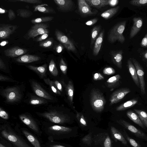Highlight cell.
I'll list each match as a JSON object with an SVG mask.
<instances>
[{"mask_svg": "<svg viewBox=\"0 0 147 147\" xmlns=\"http://www.w3.org/2000/svg\"><path fill=\"white\" fill-rule=\"evenodd\" d=\"M2 136L16 147H31L9 126L5 125L1 129Z\"/></svg>", "mask_w": 147, "mask_h": 147, "instance_id": "6da1fadb", "label": "cell"}, {"mask_svg": "<svg viewBox=\"0 0 147 147\" xmlns=\"http://www.w3.org/2000/svg\"><path fill=\"white\" fill-rule=\"evenodd\" d=\"M90 99L93 110L97 112H100L103 110L106 100L102 93L98 90L94 88L91 90Z\"/></svg>", "mask_w": 147, "mask_h": 147, "instance_id": "7a4b0ae2", "label": "cell"}, {"mask_svg": "<svg viewBox=\"0 0 147 147\" xmlns=\"http://www.w3.org/2000/svg\"><path fill=\"white\" fill-rule=\"evenodd\" d=\"M126 22L123 21L117 24L110 30L108 34V39L111 43L117 41L123 43L124 42L125 38L123 33L125 29Z\"/></svg>", "mask_w": 147, "mask_h": 147, "instance_id": "3957f363", "label": "cell"}, {"mask_svg": "<svg viewBox=\"0 0 147 147\" xmlns=\"http://www.w3.org/2000/svg\"><path fill=\"white\" fill-rule=\"evenodd\" d=\"M1 94L5 98L6 102L9 103L18 102L22 97L20 89L17 87L5 88L2 90Z\"/></svg>", "mask_w": 147, "mask_h": 147, "instance_id": "277c9868", "label": "cell"}, {"mask_svg": "<svg viewBox=\"0 0 147 147\" xmlns=\"http://www.w3.org/2000/svg\"><path fill=\"white\" fill-rule=\"evenodd\" d=\"M41 117L45 118L53 123L62 124L67 120V116L65 115L55 111H50L39 114Z\"/></svg>", "mask_w": 147, "mask_h": 147, "instance_id": "5b68a950", "label": "cell"}, {"mask_svg": "<svg viewBox=\"0 0 147 147\" xmlns=\"http://www.w3.org/2000/svg\"><path fill=\"white\" fill-rule=\"evenodd\" d=\"M48 26L46 24L40 23L35 24L33 26L26 34V37L28 39L34 38L38 35L49 33Z\"/></svg>", "mask_w": 147, "mask_h": 147, "instance_id": "8992f818", "label": "cell"}, {"mask_svg": "<svg viewBox=\"0 0 147 147\" xmlns=\"http://www.w3.org/2000/svg\"><path fill=\"white\" fill-rule=\"evenodd\" d=\"M136 71L140 84L142 94H146L145 83L144 79V72L143 69L139 63L135 59H131Z\"/></svg>", "mask_w": 147, "mask_h": 147, "instance_id": "52a82bcc", "label": "cell"}, {"mask_svg": "<svg viewBox=\"0 0 147 147\" xmlns=\"http://www.w3.org/2000/svg\"><path fill=\"white\" fill-rule=\"evenodd\" d=\"M130 92V89L127 88H121L116 90L110 96V105H112L119 102Z\"/></svg>", "mask_w": 147, "mask_h": 147, "instance_id": "ba28073f", "label": "cell"}, {"mask_svg": "<svg viewBox=\"0 0 147 147\" xmlns=\"http://www.w3.org/2000/svg\"><path fill=\"white\" fill-rule=\"evenodd\" d=\"M55 35L57 39L62 44L68 51L75 52L76 48L73 42L61 32L58 30L55 31Z\"/></svg>", "mask_w": 147, "mask_h": 147, "instance_id": "9c48e42d", "label": "cell"}, {"mask_svg": "<svg viewBox=\"0 0 147 147\" xmlns=\"http://www.w3.org/2000/svg\"><path fill=\"white\" fill-rule=\"evenodd\" d=\"M117 121L138 137L147 141V136L142 131L124 120L121 119Z\"/></svg>", "mask_w": 147, "mask_h": 147, "instance_id": "30bf717a", "label": "cell"}, {"mask_svg": "<svg viewBox=\"0 0 147 147\" xmlns=\"http://www.w3.org/2000/svg\"><path fill=\"white\" fill-rule=\"evenodd\" d=\"M30 83L34 92L37 95L47 100H52L53 99L51 95L45 90L37 82L32 81Z\"/></svg>", "mask_w": 147, "mask_h": 147, "instance_id": "8fae6325", "label": "cell"}, {"mask_svg": "<svg viewBox=\"0 0 147 147\" xmlns=\"http://www.w3.org/2000/svg\"><path fill=\"white\" fill-rule=\"evenodd\" d=\"M16 26L9 24H1L0 26V38L1 39L9 38L17 29Z\"/></svg>", "mask_w": 147, "mask_h": 147, "instance_id": "7c38bea8", "label": "cell"}, {"mask_svg": "<svg viewBox=\"0 0 147 147\" xmlns=\"http://www.w3.org/2000/svg\"><path fill=\"white\" fill-rule=\"evenodd\" d=\"M21 121L36 133H39L38 126L36 121L30 116L25 114L19 115Z\"/></svg>", "mask_w": 147, "mask_h": 147, "instance_id": "4fadbf2b", "label": "cell"}, {"mask_svg": "<svg viewBox=\"0 0 147 147\" xmlns=\"http://www.w3.org/2000/svg\"><path fill=\"white\" fill-rule=\"evenodd\" d=\"M27 51V50L26 49L18 47H14L4 50V52L7 57H15L22 55Z\"/></svg>", "mask_w": 147, "mask_h": 147, "instance_id": "5bb4252c", "label": "cell"}, {"mask_svg": "<svg viewBox=\"0 0 147 147\" xmlns=\"http://www.w3.org/2000/svg\"><path fill=\"white\" fill-rule=\"evenodd\" d=\"M110 54L113 63L119 68L121 69L123 59L122 50H112L111 51Z\"/></svg>", "mask_w": 147, "mask_h": 147, "instance_id": "9a60e30c", "label": "cell"}, {"mask_svg": "<svg viewBox=\"0 0 147 147\" xmlns=\"http://www.w3.org/2000/svg\"><path fill=\"white\" fill-rule=\"evenodd\" d=\"M133 24L131 29L129 38L131 39L135 36L140 30L143 24L142 19L140 17L133 18Z\"/></svg>", "mask_w": 147, "mask_h": 147, "instance_id": "2e32d148", "label": "cell"}, {"mask_svg": "<svg viewBox=\"0 0 147 147\" xmlns=\"http://www.w3.org/2000/svg\"><path fill=\"white\" fill-rule=\"evenodd\" d=\"M57 7V9L62 11L66 12L70 10L73 5L71 0H54Z\"/></svg>", "mask_w": 147, "mask_h": 147, "instance_id": "e0dca14e", "label": "cell"}, {"mask_svg": "<svg viewBox=\"0 0 147 147\" xmlns=\"http://www.w3.org/2000/svg\"><path fill=\"white\" fill-rule=\"evenodd\" d=\"M48 129L49 132L53 135H59L66 133L71 129L67 127L58 125H54L49 127Z\"/></svg>", "mask_w": 147, "mask_h": 147, "instance_id": "ac0fdd59", "label": "cell"}, {"mask_svg": "<svg viewBox=\"0 0 147 147\" xmlns=\"http://www.w3.org/2000/svg\"><path fill=\"white\" fill-rule=\"evenodd\" d=\"M40 59V57L35 55L26 54L20 56L16 61L19 63H28L37 61Z\"/></svg>", "mask_w": 147, "mask_h": 147, "instance_id": "d6986e66", "label": "cell"}, {"mask_svg": "<svg viewBox=\"0 0 147 147\" xmlns=\"http://www.w3.org/2000/svg\"><path fill=\"white\" fill-rule=\"evenodd\" d=\"M78 1L79 10L81 14L85 15L93 14L90 6L85 0H78Z\"/></svg>", "mask_w": 147, "mask_h": 147, "instance_id": "ffe728a7", "label": "cell"}, {"mask_svg": "<svg viewBox=\"0 0 147 147\" xmlns=\"http://www.w3.org/2000/svg\"><path fill=\"white\" fill-rule=\"evenodd\" d=\"M127 65L129 71L134 82L136 85L139 88L140 87V84L136 69L130 59L127 60Z\"/></svg>", "mask_w": 147, "mask_h": 147, "instance_id": "44dd1931", "label": "cell"}, {"mask_svg": "<svg viewBox=\"0 0 147 147\" xmlns=\"http://www.w3.org/2000/svg\"><path fill=\"white\" fill-rule=\"evenodd\" d=\"M104 31L101 32L95 41L93 50V54L95 56L97 55L100 50L103 40Z\"/></svg>", "mask_w": 147, "mask_h": 147, "instance_id": "7402d4cb", "label": "cell"}, {"mask_svg": "<svg viewBox=\"0 0 147 147\" xmlns=\"http://www.w3.org/2000/svg\"><path fill=\"white\" fill-rule=\"evenodd\" d=\"M22 131L24 135L34 147H41L38 140L31 133L26 130H23Z\"/></svg>", "mask_w": 147, "mask_h": 147, "instance_id": "603a6c76", "label": "cell"}, {"mask_svg": "<svg viewBox=\"0 0 147 147\" xmlns=\"http://www.w3.org/2000/svg\"><path fill=\"white\" fill-rule=\"evenodd\" d=\"M90 6L97 8H101L108 5V0H85Z\"/></svg>", "mask_w": 147, "mask_h": 147, "instance_id": "cb8c5ba5", "label": "cell"}, {"mask_svg": "<svg viewBox=\"0 0 147 147\" xmlns=\"http://www.w3.org/2000/svg\"><path fill=\"white\" fill-rule=\"evenodd\" d=\"M121 76L117 74L109 78L106 81L108 87L110 88H115L120 84Z\"/></svg>", "mask_w": 147, "mask_h": 147, "instance_id": "d4e9b609", "label": "cell"}, {"mask_svg": "<svg viewBox=\"0 0 147 147\" xmlns=\"http://www.w3.org/2000/svg\"><path fill=\"white\" fill-rule=\"evenodd\" d=\"M34 11H38L45 13H55V11L52 8L49 7L46 4H42L36 6Z\"/></svg>", "mask_w": 147, "mask_h": 147, "instance_id": "484cf974", "label": "cell"}, {"mask_svg": "<svg viewBox=\"0 0 147 147\" xmlns=\"http://www.w3.org/2000/svg\"><path fill=\"white\" fill-rule=\"evenodd\" d=\"M138 102V100L136 99L130 100L117 107L116 110L118 111L126 110L133 107Z\"/></svg>", "mask_w": 147, "mask_h": 147, "instance_id": "4316f807", "label": "cell"}, {"mask_svg": "<svg viewBox=\"0 0 147 147\" xmlns=\"http://www.w3.org/2000/svg\"><path fill=\"white\" fill-rule=\"evenodd\" d=\"M126 114L128 117L135 123L143 129H146V127L140 120L138 115L134 112L131 110H129L127 111Z\"/></svg>", "mask_w": 147, "mask_h": 147, "instance_id": "83f0119b", "label": "cell"}, {"mask_svg": "<svg viewBox=\"0 0 147 147\" xmlns=\"http://www.w3.org/2000/svg\"><path fill=\"white\" fill-rule=\"evenodd\" d=\"M28 68L34 71L40 76L42 77L45 75L47 68V65L45 64L42 66L36 67L31 65L28 66Z\"/></svg>", "mask_w": 147, "mask_h": 147, "instance_id": "f1b7e54d", "label": "cell"}, {"mask_svg": "<svg viewBox=\"0 0 147 147\" xmlns=\"http://www.w3.org/2000/svg\"><path fill=\"white\" fill-rule=\"evenodd\" d=\"M111 131L114 137L124 145H127V142L122 134L115 127H111Z\"/></svg>", "mask_w": 147, "mask_h": 147, "instance_id": "f546056e", "label": "cell"}, {"mask_svg": "<svg viewBox=\"0 0 147 147\" xmlns=\"http://www.w3.org/2000/svg\"><path fill=\"white\" fill-rule=\"evenodd\" d=\"M119 8L120 7L118 6L109 9L102 13L101 16L105 19H110L117 12Z\"/></svg>", "mask_w": 147, "mask_h": 147, "instance_id": "4dcf8cb0", "label": "cell"}, {"mask_svg": "<svg viewBox=\"0 0 147 147\" xmlns=\"http://www.w3.org/2000/svg\"><path fill=\"white\" fill-rule=\"evenodd\" d=\"M67 94L69 101L72 103L74 92V88L72 82L69 81L66 88Z\"/></svg>", "mask_w": 147, "mask_h": 147, "instance_id": "1f68e13d", "label": "cell"}, {"mask_svg": "<svg viewBox=\"0 0 147 147\" xmlns=\"http://www.w3.org/2000/svg\"><path fill=\"white\" fill-rule=\"evenodd\" d=\"M134 110L137 113L142 123L147 128V113L142 110L136 109H134Z\"/></svg>", "mask_w": 147, "mask_h": 147, "instance_id": "d6a6232c", "label": "cell"}, {"mask_svg": "<svg viewBox=\"0 0 147 147\" xmlns=\"http://www.w3.org/2000/svg\"><path fill=\"white\" fill-rule=\"evenodd\" d=\"M18 16L23 18H28L33 14L30 11L24 9H18L17 10Z\"/></svg>", "mask_w": 147, "mask_h": 147, "instance_id": "836d02e7", "label": "cell"}, {"mask_svg": "<svg viewBox=\"0 0 147 147\" xmlns=\"http://www.w3.org/2000/svg\"><path fill=\"white\" fill-rule=\"evenodd\" d=\"M53 18V17L51 16L42 17L32 19L31 20V22L32 23L35 24L51 21Z\"/></svg>", "mask_w": 147, "mask_h": 147, "instance_id": "e575fe53", "label": "cell"}, {"mask_svg": "<svg viewBox=\"0 0 147 147\" xmlns=\"http://www.w3.org/2000/svg\"><path fill=\"white\" fill-rule=\"evenodd\" d=\"M49 69L51 74L54 76H57L58 74V71L56 64L53 59H51L49 65Z\"/></svg>", "mask_w": 147, "mask_h": 147, "instance_id": "d590c367", "label": "cell"}, {"mask_svg": "<svg viewBox=\"0 0 147 147\" xmlns=\"http://www.w3.org/2000/svg\"><path fill=\"white\" fill-rule=\"evenodd\" d=\"M44 80L46 84L50 86L53 92L59 95L61 94L60 92L57 88L53 81L51 80L49 78L45 79Z\"/></svg>", "mask_w": 147, "mask_h": 147, "instance_id": "8d00e7d4", "label": "cell"}, {"mask_svg": "<svg viewBox=\"0 0 147 147\" xmlns=\"http://www.w3.org/2000/svg\"><path fill=\"white\" fill-rule=\"evenodd\" d=\"M100 29L99 26H95L93 28L91 32V44L94 42L98 36Z\"/></svg>", "mask_w": 147, "mask_h": 147, "instance_id": "74e56055", "label": "cell"}, {"mask_svg": "<svg viewBox=\"0 0 147 147\" xmlns=\"http://www.w3.org/2000/svg\"><path fill=\"white\" fill-rule=\"evenodd\" d=\"M47 102V100L43 98L34 97L30 99L29 102L30 104L32 105H37L45 104Z\"/></svg>", "mask_w": 147, "mask_h": 147, "instance_id": "f35d334b", "label": "cell"}, {"mask_svg": "<svg viewBox=\"0 0 147 147\" xmlns=\"http://www.w3.org/2000/svg\"><path fill=\"white\" fill-rule=\"evenodd\" d=\"M129 3L134 6H143L147 5V0H132L129 1Z\"/></svg>", "mask_w": 147, "mask_h": 147, "instance_id": "ab89813d", "label": "cell"}, {"mask_svg": "<svg viewBox=\"0 0 147 147\" xmlns=\"http://www.w3.org/2000/svg\"><path fill=\"white\" fill-rule=\"evenodd\" d=\"M124 130L125 132L124 133L125 136L127 140L131 146L133 147H142L141 146L136 142L135 140L128 136L127 134H126V132L125 130Z\"/></svg>", "mask_w": 147, "mask_h": 147, "instance_id": "60d3db41", "label": "cell"}, {"mask_svg": "<svg viewBox=\"0 0 147 147\" xmlns=\"http://www.w3.org/2000/svg\"><path fill=\"white\" fill-rule=\"evenodd\" d=\"M53 43L52 39H49L41 42L40 43L39 46L44 48H49L52 46Z\"/></svg>", "mask_w": 147, "mask_h": 147, "instance_id": "b9f144b4", "label": "cell"}, {"mask_svg": "<svg viewBox=\"0 0 147 147\" xmlns=\"http://www.w3.org/2000/svg\"><path fill=\"white\" fill-rule=\"evenodd\" d=\"M59 66L62 73L64 74L65 75L67 73V66L66 63L62 58L60 60Z\"/></svg>", "mask_w": 147, "mask_h": 147, "instance_id": "7bdbcfd3", "label": "cell"}, {"mask_svg": "<svg viewBox=\"0 0 147 147\" xmlns=\"http://www.w3.org/2000/svg\"><path fill=\"white\" fill-rule=\"evenodd\" d=\"M103 72L105 74L110 75L115 74V71L112 67H107L104 69Z\"/></svg>", "mask_w": 147, "mask_h": 147, "instance_id": "ee69618b", "label": "cell"}, {"mask_svg": "<svg viewBox=\"0 0 147 147\" xmlns=\"http://www.w3.org/2000/svg\"><path fill=\"white\" fill-rule=\"evenodd\" d=\"M9 1L13 2H20L32 4L40 3H42V1L40 0H14Z\"/></svg>", "mask_w": 147, "mask_h": 147, "instance_id": "f6af8a7d", "label": "cell"}, {"mask_svg": "<svg viewBox=\"0 0 147 147\" xmlns=\"http://www.w3.org/2000/svg\"><path fill=\"white\" fill-rule=\"evenodd\" d=\"M76 117L78 120L81 124L85 126L86 125V121L82 113L77 112Z\"/></svg>", "mask_w": 147, "mask_h": 147, "instance_id": "bcb514c9", "label": "cell"}, {"mask_svg": "<svg viewBox=\"0 0 147 147\" xmlns=\"http://www.w3.org/2000/svg\"><path fill=\"white\" fill-rule=\"evenodd\" d=\"M0 117L2 119L6 120L8 119L9 118L8 113L1 107L0 108Z\"/></svg>", "mask_w": 147, "mask_h": 147, "instance_id": "7dc6e473", "label": "cell"}, {"mask_svg": "<svg viewBox=\"0 0 147 147\" xmlns=\"http://www.w3.org/2000/svg\"><path fill=\"white\" fill-rule=\"evenodd\" d=\"M8 17L10 20L11 21L16 18V15L14 11L11 9H10L8 11Z\"/></svg>", "mask_w": 147, "mask_h": 147, "instance_id": "c3c4849f", "label": "cell"}, {"mask_svg": "<svg viewBox=\"0 0 147 147\" xmlns=\"http://www.w3.org/2000/svg\"><path fill=\"white\" fill-rule=\"evenodd\" d=\"M93 79L94 80H99L103 79L104 77L100 73H96L93 76Z\"/></svg>", "mask_w": 147, "mask_h": 147, "instance_id": "681fc988", "label": "cell"}, {"mask_svg": "<svg viewBox=\"0 0 147 147\" xmlns=\"http://www.w3.org/2000/svg\"><path fill=\"white\" fill-rule=\"evenodd\" d=\"M141 46L143 47H147V33L142 39L140 43Z\"/></svg>", "mask_w": 147, "mask_h": 147, "instance_id": "f907efd6", "label": "cell"}, {"mask_svg": "<svg viewBox=\"0 0 147 147\" xmlns=\"http://www.w3.org/2000/svg\"><path fill=\"white\" fill-rule=\"evenodd\" d=\"M104 146L105 147H111V141L109 136H107L105 138L104 142Z\"/></svg>", "mask_w": 147, "mask_h": 147, "instance_id": "816d5d0a", "label": "cell"}, {"mask_svg": "<svg viewBox=\"0 0 147 147\" xmlns=\"http://www.w3.org/2000/svg\"><path fill=\"white\" fill-rule=\"evenodd\" d=\"M49 35V33H46L41 35L36 40L37 42L41 41L46 39Z\"/></svg>", "mask_w": 147, "mask_h": 147, "instance_id": "f5cc1de1", "label": "cell"}, {"mask_svg": "<svg viewBox=\"0 0 147 147\" xmlns=\"http://www.w3.org/2000/svg\"><path fill=\"white\" fill-rule=\"evenodd\" d=\"M98 20L97 18H95L88 21L85 23V24L87 26H92L95 24L97 22Z\"/></svg>", "mask_w": 147, "mask_h": 147, "instance_id": "db71d44e", "label": "cell"}, {"mask_svg": "<svg viewBox=\"0 0 147 147\" xmlns=\"http://www.w3.org/2000/svg\"><path fill=\"white\" fill-rule=\"evenodd\" d=\"M118 0H108V5L113 7L117 5L119 3Z\"/></svg>", "mask_w": 147, "mask_h": 147, "instance_id": "11a10c76", "label": "cell"}, {"mask_svg": "<svg viewBox=\"0 0 147 147\" xmlns=\"http://www.w3.org/2000/svg\"><path fill=\"white\" fill-rule=\"evenodd\" d=\"M53 82L58 89L60 92H62V87L61 84L57 80L54 81Z\"/></svg>", "mask_w": 147, "mask_h": 147, "instance_id": "9f6ffc18", "label": "cell"}, {"mask_svg": "<svg viewBox=\"0 0 147 147\" xmlns=\"http://www.w3.org/2000/svg\"><path fill=\"white\" fill-rule=\"evenodd\" d=\"M63 47L61 44L58 45L56 47L55 51L58 53H60L62 51Z\"/></svg>", "mask_w": 147, "mask_h": 147, "instance_id": "6f0895ef", "label": "cell"}, {"mask_svg": "<svg viewBox=\"0 0 147 147\" xmlns=\"http://www.w3.org/2000/svg\"><path fill=\"white\" fill-rule=\"evenodd\" d=\"M6 68L5 65L3 60L0 58V69L1 70H5Z\"/></svg>", "mask_w": 147, "mask_h": 147, "instance_id": "680465c9", "label": "cell"}, {"mask_svg": "<svg viewBox=\"0 0 147 147\" xmlns=\"http://www.w3.org/2000/svg\"><path fill=\"white\" fill-rule=\"evenodd\" d=\"M9 78L8 77L2 75H0V81H4L9 80Z\"/></svg>", "mask_w": 147, "mask_h": 147, "instance_id": "91938a15", "label": "cell"}, {"mask_svg": "<svg viewBox=\"0 0 147 147\" xmlns=\"http://www.w3.org/2000/svg\"><path fill=\"white\" fill-rule=\"evenodd\" d=\"M8 43V41L7 40L2 41L0 43L1 46H3Z\"/></svg>", "mask_w": 147, "mask_h": 147, "instance_id": "94428289", "label": "cell"}, {"mask_svg": "<svg viewBox=\"0 0 147 147\" xmlns=\"http://www.w3.org/2000/svg\"><path fill=\"white\" fill-rule=\"evenodd\" d=\"M51 147H66L65 146L59 145H51Z\"/></svg>", "mask_w": 147, "mask_h": 147, "instance_id": "6125c7cd", "label": "cell"}, {"mask_svg": "<svg viewBox=\"0 0 147 147\" xmlns=\"http://www.w3.org/2000/svg\"><path fill=\"white\" fill-rule=\"evenodd\" d=\"M7 11L5 9H2L1 8H0V13H5Z\"/></svg>", "mask_w": 147, "mask_h": 147, "instance_id": "be15d7a7", "label": "cell"}, {"mask_svg": "<svg viewBox=\"0 0 147 147\" xmlns=\"http://www.w3.org/2000/svg\"><path fill=\"white\" fill-rule=\"evenodd\" d=\"M143 56L144 58L147 60V51L144 53Z\"/></svg>", "mask_w": 147, "mask_h": 147, "instance_id": "e7e4bbea", "label": "cell"}, {"mask_svg": "<svg viewBox=\"0 0 147 147\" xmlns=\"http://www.w3.org/2000/svg\"><path fill=\"white\" fill-rule=\"evenodd\" d=\"M0 147H7L6 146H5L3 144H2L1 143L0 144Z\"/></svg>", "mask_w": 147, "mask_h": 147, "instance_id": "03108f58", "label": "cell"}]
</instances>
